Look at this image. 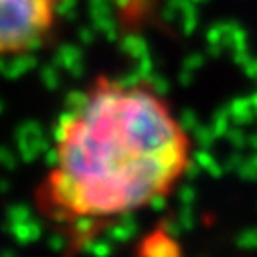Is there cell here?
Returning <instances> with one entry per match:
<instances>
[{"label": "cell", "mask_w": 257, "mask_h": 257, "mask_svg": "<svg viewBox=\"0 0 257 257\" xmlns=\"http://www.w3.org/2000/svg\"><path fill=\"white\" fill-rule=\"evenodd\" d=\"M195 152L186 123L154 85L99 75L57 117L33 209L81 249L119 221L166 203Z\"/></svg>", "instance_id": "obj_1"}, {"label": "cell", "mask_w": 257, "mask_h": 257, "mask_svg": "<svg viewBox=\"0 0 257 257\" xmlns=\"http://www.w3.org/2000/svg\"><path fill=\"white\" fill-rule=\"evenodd\" d=\"M63 0H0V59L41 51L59 29Z\"/></svg>", "instance_id": "obj_2"}]
</instances>
